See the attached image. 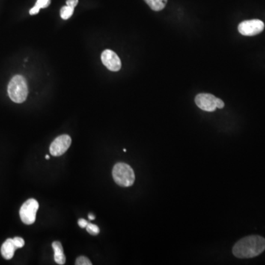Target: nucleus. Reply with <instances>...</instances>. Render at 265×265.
<instances>
[{
	"label": "nucleus",
	"mask_w": 265,
	"mask_h": 265,
	"mask_svg": "<svg viewBox=\"0 0 265 265\" xmlns=\"http://www.w3.org/2000/svg\"><path fill=\"white\" fill-rule=\"evenodd\" d=\"M265 251V239L258 235L246 236L238 241L233 246V254L239 259L258 257Z\"/></svg>",
	"instance_id": "f257e3e1"
},
{
	"label": "nucleus",
	"mask_w": 265,
	"mask_h": 265,
	"mask_svg": "<svg viewBox=\"0 0 265 265\" xmlns=\"http://www.w3.org/2000/svg\"><path fill=\"white\" fill-rule=\"evenodd\" d=\"M9 97L16 103H22L28 95V87L26 79L22 75H16L10 80L7 87Z\"/></svg>",
	"instance_id": "f03ea898"
},
{
	"label": "nucleus",
	"mask_w": 265,
	"mask_h": 265,
	"mask_svg": "<svg viewBox=\"0 0 265 265\" xmlns=\"http://www.w3.org/2000/svg\"><path fill=\"white\" fill-rule=\"evenodd\" d=\"M112 176L116 183L123 187L132 186L135 182L133 170L130 165L123 162H119L114 165Z\"/></svg>",
	"instance_id": "7ed1b4c3"
},
{
	"label": "nucleus",
	"mask_w": 265,
	"mask_h": 265,
	"mask_svg": "<svg viewBox=\"0 0 265 265\" xmlns=\"http://www.w3.org/2000/svg\"><path fill=\"white\" fill-rule=\"evenodd\" d=\"M39 204L37 200L31 198L27 200L19 211L21 220L26 225H32L36 219V213L39 209Z\"/></svg>",
	"instance_id": "20e7f679"
},
{
	"label": "nucleus",
	"mask_w": 265,
	"mask_h": 265,
	"mask_svg": "<svg viewBox=\"0 0 265 265\" xmlns=\"http://www.w3.org/2000/svg\"><path fill=\"white\" fill-rule=\"evenodd\" d=\"M265 29V24L260 19H251L241 22L238 26V31L245 36H254L260 34Z\"/></svg>",
	"instance_id": "39448f33"
},
{
	"label": "nucleus",
	"mask_w": 265,
	"mask_h": 265,
	"mask_svg": "<svg viewBox=\"0 0 265 265\" xmlns=\"http://www.w3.org/2000/svg\"><path fill=\"white\" fill-rule=\"evenodd\" d=\"M72 144V138L69 135H61L57 137L49 147V152L53 156H61L67 151Z\"/></svg>",
	"instance_id": "423d86ee"
},
{
	"label": "nucleus",
	"mask_w": 265,
	"mask_h": 265,
	"mask_svg": "<svg viewBox=\"0 0 265 265\" xmlns=\"http://www.w3.org/2000/svg\"><path fill=\"white\" fill-rule=\"evenodd\" d=\"M104 66L112 72H118L122 67V63L118 55L111 49H105L101 55Z\"/></svg>",
	"instance_id": "0eeeda50"
},
{
	"label": "nucleus",
	"mask_w": 265,
	"mask_h": 265,
	"mask_svg": "<svg viewBox=\"0 0 265 265\" xmlns=\"http://www.w3.org/2000/svg\"><path fill=\"white\" fill-rule=\"evenodd\" d=\"M218 97L211 94H199L195 97V101L199 108L203 111L212 112L217 108Z\"/></svg>",
	"instance_id": "6e6552de"
},
{
	"label": "nucleus",
	"mask_w": 265,
	"mask_h": 265,
	"mask_svg": "<svg viewBox=\"0 0 265 265\" xmlns=\"http://www.w3.org/2000/svg\"><path fill=\"white\" fill-rule=\"evenodd\" d=\"M18 249L13 239H7L1 245V254L5 260H11L14 256L15 251Z\"/></svg>",
	"instance_id": "1a4fd4ad"
},
{
	"label": "nucleus",
	"mask_w": 265,
	"mask_h": 265,
	"mask_svg": "<svg viewBox=\"0 0 265 265\" xmlns=\"http://www.w3.org/2000/svg\"><path fill=\"white\" fill-rule=\"evenodd\" d=\"M52 248L54 250V260L57 264L63 265L66 263V257L64 254L62 245L61 242L55 241L52 243Z\"/></svg>",
	"instance_id": "9d476101"
},
{
	"label": "nucleus",
	"mask_w": 265,
	"mask_h": 265,
	"mask_svg": "<svg viewBox=\"0 0 265 265\" xmlns=\"http://www.w3.org/2000/svg\"><path fill=\"white\" fill-rule=\"evenodd\" d=\"M154 11H160L165 8L167 0H144Z\"/></svg>",
	"instance_id": "9b49d317"
},
{
	"label": "nucleus",
	"mask_w": 265,
	"mask_h": 265,
	"mask_svg": "<svg viewBox=\"0 0 265 265\" xmlns=\"http://www.w3.org/2000/svg\"><path fill=\"white\" fill-rule=\"evenodd\" d=\"M74 10H75V8L70 7V6H64L61 9V17L63 19H64V20L69 19L72 16V14H73Z\"/></svg>",
	"instance_id": "f8f14e48"
},
{
	"label": "nucleus",
	"mask_w": 265,
	"mask_h": 265,
	"mask_svg": "<svg viewBox=\"0 0 265 265\" xmlns=\"http://www.w3.org/2000/svg\"><path fill=\"white\" fill-rule=\"evenodd\" d=\"M86 228H87V231H88V233L91 235H97L99 233V227L97 225H94V224L88 222Z\"/></svg>",
	"instance_id": "ddd939ff"
},
{
	"label": "nucleus",
	"mask_w": 265,
	"mask_h": 265,
	"mask_svg": "<svg viewBox=\"0 0 265 265\" xmlns=\"http://www.w3.org/2000/svg\"><path fill=\"white\" fill-rule=\"evenodd\" d=\"M51 0H37L35 6L39 7V9L46 8L50 4Z\"/></svg>",
	"instance_id": "4468645a"
},
{
	"label": "nucleus",
	"mask_w": 265,
	"mask_h": 265,
	"mask_svg": "<svg viewBox=\"0 0 265 265\" xmlns=\"http://www.w3.org/2000/svg\"><path fill=\"white\" fill-rule=\"evenodd\" d=\"M75 264L77 265H91L92 263H91V261L87 257H80L77 259Z\"/></svg>",
	"instance_id": "2eb2a0df"
},
{
	"label": "nucleus",
	"mask_w": 265,
	"mask_h": 265,
	"mask_svg": "<svg viewBox=\"0 0 265 265\" xmlns=\"http://www.w3.org/2000/svg\"><path fill=\"white\" fill-rule=\"evenodd\" d=\"M13 242H14L15 245L17 247L18 249L19 248H23L25 245V240L21 237H15L13 238Z\"/></svg>",
	"instance_id": "dca6fc26"
},
{
	"label": "nucleus",
	"mask_w": 265,
	"mask_h": 265,
	"mask_svg": "<svg viewBox=\"0 0 265 265\" xmlns=\"http://www.w3.org/2000/svg\"><path fill=\"white\" fill-rule=\"evenodd\" d=\"M78 4V0H67L66 1V5L70 6V7L75 8Z\"/></svg>",
	"instance_id": "f3484780"
},
{
	"label": "nucleus",
	"mask_w": 265,
	"mask_h": 265,
	"mask_svg": "<svg viewBox=\"0 0 265 265\" xmlns=\"http://www.w3.org/2000/svg\"><path fill=\"white\" fill-rule=\"evenodd\" d=\"M88 224V221H86V220L80 219L79 221H78V225H79V226L81 227V228H86Z\"/></svg>",
	"instance_id": "a211bd4d"
},
{
	"label": "nucleus",
	"mask_w": 265,
	"mask_h": 265,
	"mask_svg": "<svg viewBox=\"0 0 265 265\" xmlns=\"http://www.w3.org/2000/svg\"><path fill=\"white\" fill-rule=\"evenodd\" d=\"M225 106V103H224L222 99L218 98L217 99V108H220V109H222Z\"/></svg>",
	"instance_id": "6ab92c4d"
},
{
	"label": "nucleus",
	"mask_w": 265,
	"mask_h": 265,
	"mask_svg": "<svg viewBox=\"0 0 265 265\" xmlns=\"http://www.w3.org/2000/svg\"><path fill=\"white\" fill-rule=\"evenodd\" d=\"M39 10H40V9H39V7H36V6H34V7H32V8L31 9V10H30V14H38V13H39Z\"/></svg>",
	"instance_id": "aec40b11"
},
{
	"label": "nucleus",
	"mask_w": 265,
	"mask_h": 265,
	"mask_svg": "<svg viewBox=\"0 0 265 265\" xmlns=\"http://www.w3.org/2000/svg\"><path fill=\"white\" fill-rule=\"evenodd\" d=\"M88 219H89L90 221H93V220L95 219V217L93 215H88Z\"/></svg>",
	"instance_id": "412c9836"
},
{
	"label": "nucleus",
	"mask_w": 265,
	"mask_h": 265,
	"mask_svg": "<svg viewBox=\"0 0 265 265\" xmlns=\"http://www.w3.org/2000/svg\"><path fill=\"white\" fill-rule=\"evenodd\" d=\"M45 158H46V159H49V156H47V155H46V156H45Z\"/></svg>",
	"instance_id": "4be33fe9"
}]
</instances>
